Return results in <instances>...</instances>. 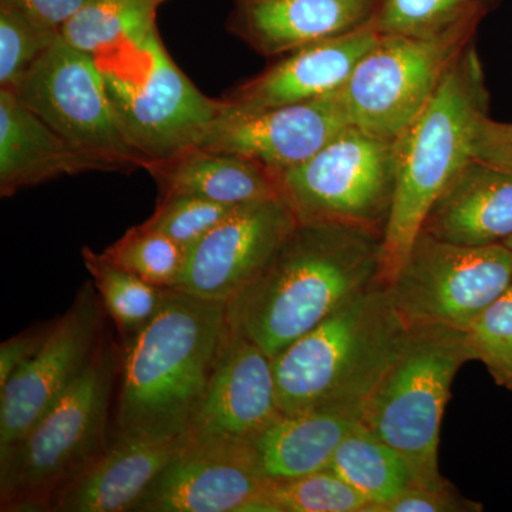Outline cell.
Here are the masks:
<instances>
[{"instance_id":"ba28073f","label":"cell","mask_w":512,"mask_h":512,"mask_svg":"<svg viewBox=\"0 0 512 512\" xmlns=\"http://www.w3.org/2000/svg\"><path fill=\"white\" fill-rule=\"evenodd\" d=\"M276 180L298 222L384 234L396 192V144L349 126Z\"/></svg>"},{"instance_id":"52a82bcc","label":"cell","mask_w":512,"mask_h":512,"mask_svg":"<svg viewBox=\"0 0 512 512\" xmlns=\"http://www.w3.org/2000/svg\"><path fill=\"white\" fill-rule=\"evenodd\" d=\"M470 360L464 330L406 326L363 404L360 421L403 457L421 487L450 483L440 473L441 423L454 377Z\"/></svg>"},{"instance_id":"2e32d148","label":"cell","mask_w":512,"mask_h":512,"mask_svg":"<svg viewBox=\"0 0 512 512\" xmlns=\"http://www.w3.org/2000/svg\"><path fill=\"white\" fill-rule=\"evenodd\" d=\"M266 483L251 447L204 450L184 444L134 512H251Z\"/></svg>"},{"instance_id":"7402d4cb","label":"cell","mask_w":512,"mask_h":512,"mask_svg":"<svg viewBox=\"0 0 512 512\" xmlns=\"http://www.w3.org/2000/svg\"><path fill=\"white\" fill-rule=\"evenodd\" d=\"M161 195H192L237 207L279 197L278 180L247 158L207 148H192L181 156L150 165Z\"/></svg>"},{"instance_id":"4fadbf2b","label":"cell","mask_w":512,"mask_h":512,"mask_svg":"<svg viewBox=\"0 0 512 512\" xmlns=\"http://www.w3.org/2000/svg\"><path fill=\"white\" fill-rule=\"evenodd\" d=\"M281 414L272 357L231 329L208 392L184 431L185 446L249 448Z\"/></svg>"},{"instance_id":"5bb4252c","label":"cell","mask_w":512,"mask_h":512,"mask_svg":"<svg viewBox=\"0 0 512 512\" xmlns=\"http://www.w3.org/2000/svg\"><path fill=\"white\" fill-rule=\"evenodd\" d=\"M298 224L282 195L238 205L188 251L181 291L229 302L261 274Z\"/></svg>"},{"instance_id":"7a4b0ae2","label":"cell","mask_w":512,"mask_h":512,"mask_svg":"<svg viewBox=\"0 0 512 512\" xmlns=\"http://www.w3.org/2000/svg\"><path fill=\"white\" fill-rule=\"evenodd\" d=\"M229 330L227 302L165 289L157 315L123 343L116 434H184L208 392Z\"/></svg>"},{"instance_id":"8d00e7d4","label":"cell","mask_w":512,"mask_h":512,"mask_svg":"<svg viewBox=\"0 0 512 512\" xmlns=\"http://www.w3.org/2000/svg\"><path fill=\"white\" fill-rule=\"evenodd\" d=\"M504 244L507 245L508 248L512 249V238L508 239V241H505Z\"/></svg>"},{"instance_id":"f546056e","label":"cell","mask_w":512,"mask_h":512,"mask_svg":"<svg viewBox=\"0 0 512 512\" xmlns=\"http://www.w3.org/2000/svg\"><path fill=\"white\" fill-rule=\"evenodd\" d=\"M59 35V30L43 28L0 6V89L13 92Z\"/></svg>"},{"instance_id":"30bf717a","label":"cell","mask_w":512,"mask_h":512,"mask_svg":"<svg viewBox=\"0 0 512 512\" xmlns=\"http://www.w3.org/2000/svg\"><path fill=\"white\" fill-rule=\"evenodd\" d=\"M13 93L60 136L109 161L117 171L144 168L121 133L96 57L70 45L62 35L30 67Z\"/></svg>"},{"instance_id":"d4e9b609","label":"cell","mask_w":512,"mask_h":512,"mask_svg":"<svg viewBox=\"0 0 512 512\" xmlns=\"http://www.w3.org/2000/svg\"><path fill=\"white\" fill-rule=\"evenodd\" d=\"M329 468L365 498L370 512H382L416 484L403 457L360 420L340 441Z\"/></svg>"},{"instance_id":"44dd1931","label":"cell","mask_w":512,"mask_h":512,"mask_svg":"<svg viewBox=\"0 0 512 512\" xmlns=\"http://www.w3.org/2000/svg\"><path fill=\"white\" fill-rule=\"evenodd\" d=\"M184 444L183 434L173 439L116 434L99 460L56 498L50 512H134Z\"/></svg>"},{"instance_id":"e575fe53","label":"cell","mask_w":512,"mask_h":512,"mask_svg":"<svg viewBox=\"0 0 512 512\" xmlns=\"http://www.w3.org/2000/svg\"><path fill=\"white\" fill-rule=\"evenodd\" d=\"M87 2L89 0H0V6L16 10L43 28L60 32Z\"/></svg>"},{"instance_id":"5b68a950","label":"cell","mask_w":512,"mask_h":512,"mask_svg":"<svg viewBox=\"0 0 512 512\" xmlns=\"http://www.w3.org/2000/svg\"><path fill=\"white\" fill-rule=\"evenodd\" d=\"M488 100L473 42L451 64L429 106L394 143L397 181L383 234L384 285L402 266L433 202L470 160L478 124L488 116Z\"/></svg>"},{"instance_id":"4316f807","label":"cell","mask_w":512,"mask_h":512,"mask_svg":"<svg viewBox=\"0 0 512 512\" xmlns=\"http://www.w3.org/2000/svg\"><path fill=\"white\" fill-rule=\"evenodd\" d=\"M164 0H89L60 30L70 45L83 52H100L128 35L156 25Z\"/></svg>"},{"instance_id":"ffe728a7","label":"cell","mask_w":512,"mask_h":512,"mask_svg":"<svg viewBox=\"0 0 512 512\" xmlns=\"http://www.w3.org/2000/svg\"><path fill=\"white\" fill-rule=\"evenodd\" d=\"M117 171L103 158L86 153L60 136L9 90L0 89V194L64 175Z\"/></svg>"},{"instance_id":"277c9868","label":"cell","mask_w":512,"mask_h":512,"mask_svg":"<svg viewBox=\"0 0 512 512\" xmlns=\"http://www.w3.org/2000/svg\"><path fill=\"white\" fill-rule=\"evenodd\" d=\"M123 348L104 332L86 370L35 426L0 454V511L50 512L109 447Z\"/></svg>"},{"instance_id":"3957f363","label":"cell","mask_w":512,"mask_h":512,"mask_svg":"<svg viewBox=\"0 0 512 512\" xmlns=\"http://www.w3.org/2000/svg\"><path fill=\"white\" fill-rule=\"evenodd\" d=\"M404 332L386 285L350 299L272 357L279 410H330L360 419Z\"/></svg>"},{"instance_id":"603a6c76","label":"cell","mask_w":512,"mask_h":512,"mask_svg":"<svg viewBox=\"0 0 512 512\" xmlns=\"http://www.w3.org/2000/svg\"><path fill=\"white\" fill-rule=\"evenodd\" d=\"M359 420L330 410L281 414L251 444L256 468L268 481L325 470L330 467L340 441Z\"/></svg>"},{"instance_id":"f1b7e54d","label":"cell","mask_w":512,"mask_h":512,"mask_svg":"<svg viewBox=\"0 0 512 512\" xmlns=\"http://www.w3.org/2000/svg\"><path fill=\"white\" fill-rule=\"evenodd\" d=\"M103 255L148 284L175 288L183 276L188 251L167 235L140 224L128 229Z\"/></svg>"},{"instance_id":"1f68e13d","label":"cell","mask_w":512,"mask_h":512,"mask_svg":"<svg viewBox=\"0 0 512 512\" xmlns=\"http://www.w3.org/2000/svg\"><path fill=\"white\" fill-rule=\"evenodd\" d=\"M237 207L217 204L192 195H164L154 214L143 224L174 239L190 251Z\"/></svg>"},{"instance_id":"9c48e42d","label":"cell","mask_w":512,"mask_h":512,"mask_svg":"<svg viewBox=\"0 0 512 512\" xmlns=\"http://www.w3.org/2000/svg\"><path fill=\"white\" fill-rule=\"evenodd\" d=\"M511 285L507 245L468 247L420 231L386 286L404 325L467 332Z\"/></svg>"},{"instance_id":"d6a6232c","label":"cell","mask_w":512,"mask_h":512,"mask_svg":"<svg viewBox=\"0 0 512 512\" xmlns=\"http://www.w3.org/2000/svg\"><path fill=\"white\" fill-rule=\"evenodd\" d=\"M483 504L464 497L453 484L439 488L410 485L382 512H480Z\"/></svg>"},{"instance_id":"9a60e30c","label":"cell","mask_w":512,"mask_h":512,"mask_svg":"<svg viewBox=\"0 0 512 512\" xmlns=\"http://www.w3.org/2000/svg\"><path fill=\"white\" fill-rule=\"evenodd\" d=\"M340 92L320 99L239 113L225 107L198 148L247 158L279 174L305 163L349 127Z\"/></svg>"},{"instance_id":"d6986e66","label":"cell","mask_w":512,"mask_h":512,"mask_svg":"<svg viewBox=\"0 0 512 512\" xmlns=\"http://www.w3.org/2000/svg\"><path fill=\"white\" fill-rule=\"evenodd\" d=\"M421 231L468 247L512 238V168L471 157L433 202Z\"/></svg>"},{"instance_id":"4dcf8cb0","label":"cell","mask_w":512,"mask_h":512,"mask_svg":"<svg viewBox=\"0 0 512 512\" xmlns=\"http://www.w3.org/2000/svg\"><path fill=\"white\" fill-rule=\"evenodd\" d=\"M467 339L473 360L512 392V285L467 330Z\"/></svg>"},{"instance_id":"8fae6325","label":"cell","mask_w":512,"mask_h":512,"mask_svg":"<svg viewBox=\"0 0 512 512\" xmlns=\"http://www.w3.org/2000/svg\"><path fill=\"white\" fill-rule=\"evenodd\" d=\"M467 45L380 35L340 90L350 126L396 143L429 106Z\"/></svg>"},{"instance_id":"83f0119b","label":"cell","mask_w":512,"mask_h":512,"mask_svg":"<svg viewBox=\"0 0 512 512\" xmlns=\"http://www.w3.org/2000/svg\"><path fill=\"white\" fill-rule=\"evenodd\" d=\"M251 512H370V505L332 468H325L268 481Z\"/></svg>"},{"instance_id":"6da1fadb","label":"cell","mask_w":512,"mask_h":512,"mask_svg":"<svg viewBox=\"0 0 512 512\" xmlns=\"http://www.w3.org/2000/svg\"><path fill=\"white\" fill-rule=\"evenodd\" d=\"M383 234L298 222L254 281L227 302L229 326L275 357L382 282Z\"/></svg>"},{"instance_id":"ac0fdd59","label":"cell","mask_w":512,"mask_h":512,"mask_svg":"<svg viewBox=\"0 0 512 512\" xmlns=\"http://www.w3.org/2000/svg\"><path fill=\"white\" fill-rule=\"evenodd\" d=\"M380 0H235L232 35L265 57L349 35L373 25Z\"/></svg>"},{"instance_id":"cb8c5ba5","label":"cell","mask_w":512,"mask_h":512,"mask_svg":"<svg viewBox=\"0 0 512 512\" xmlns=\"http://www.w3.org/2000/svg\"><path fill=\"white\" fill-rule=\"evenodd\" d=\"M501 0H380L373 28L436 42H474L478 26Z\"/></svg>"},{"instance_id":"484cf974","label":"cell","mask_w":512,"mask_h":512,"mask_svg":"<svg viewBox=\"0 0 512 512\" xmlns=\"http://www.w3.org/2000/svg\"><path fill=\"white\" fill-rule=\"evenodd\" d=\"M82 256L106 315L128 342L160 311L167 288L148 284L90 247L82 249Z\"/></svg>"},{"instance_id":"e0dca14e","label":"cell","mask_w":512,"mask_h":512,"mask_svg":"<svg viewBox=\"0 0 512 512\" xmlns=\"http://www.w3.org/2000/svg\"><path fill=\"white\" fill-rule=\"evenodd\" d=\"M379 36L370 25L281 56V60L224 97L225 107L254 113L338 93Z\"/></svg>"},{"instance_id":"8992f818","label":"cell","mask_w":512,"mask_h":512,"mask_svg":"<svg viewBox=\"0 0 512 512\" xmlns=\"http://www.w3.org/2000/svg\"><path fill=\"white\" fill-rule=\"evenodd\" d=\"M121 133L144 168L200 146L224 114L175 64L157 25L94 53Z\"/></svg>"},{"instance_id":"d590c367","label":"cell","mask_w":512,"mask_h":512,"mask_svg":"<svg viewBox=\"0 0 512 512\" xmlns=\"http://www.w3.org/2000/svg\"><path fill=\"white\" fill-rule=\"evenodd\" d=\"M471 157L512 168V123H500L485 116L478 124Z\"/></svg>"},{"instance_id":"836d02e7","label":"cell","mask_w":512,"mask_h":512,"mask_svg":"<svg viewBox=\"0 0 512 512\" xmlns=\"http://www.w3.org/2000/svg\"><path fill=\"white\" fill-rule=\"evenodd\" d=\"M53 322L55 320L30 326L0 345V387L42 349L52 330Z\"/></svg>"},{"instance_id":"7c38bea8","label":"cell","mask_w":512,"mask_h":512,"mask_svg":"<svg viewBox=\"0 0 512 512\" xmlns=\"http://www.w3.org/2000/svg\"><path fill=\"white\" fill-rule=\"evenodd\" d=\"M106 311L93 282L55 319L42 349L0 387V454L6 453L89 366L106 332Z\"/></svg>"}]
</instances>
